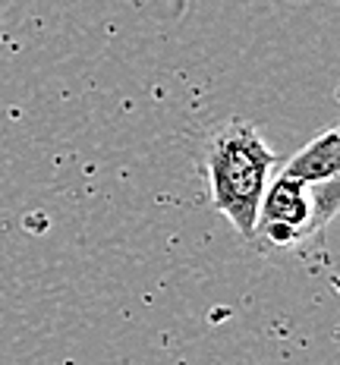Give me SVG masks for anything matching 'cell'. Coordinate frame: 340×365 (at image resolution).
Here are the masks:
<instances>
[{
    "mask_svg": "<svg viewBox=\"0 0 340 365\" xmlns=\"http://www.w3.org/2000/svg\"><path fill=\"white\" fill-rule=\"evenodd\" d=\"M274 170L277 155L249 120H227L205 135L202 173L208 182L211 208L230 220L233 230L249 242Z\"/></svg>",
    "mask_w": 340,
    "mask_h": 365,
    "instance_id": "6da1fadb",
    "label": "cell"
},
{
    "mask_svg": "<svg viewBox=\"0 0 340 365\" xmlns=\"http://www.w3.org/2000/svg\"><path fill=\"white\" fill-rule=\"evenodd\" d=\"M337 208L340 180L302 182L274 170L259 205L252 242L262 249H299L302 242L321 237L324 227L337 217Z\"/></svg>",
    "mask_w": 340,
    "mask_h": 365,
    "instance_id": "7a4b0ae2",
    "label": "cell"
},
{
    "mask_svg": "<svg viewBox=\"0 0 340 365\" xmlns=\"http://www.w3.org/2000/svg\"><path fill=\"white\" fill-rule=\"evenodd\" d=\"M277 170L302 182H331L340 180V133L337 126H328L312 142H306L290 161L277 164Z\"/></svg>",
    "mask_w": 340,
    "mask_h": 365,
    "instance_id": "3957f363",
    "label": "cell"
}]
</instances>
